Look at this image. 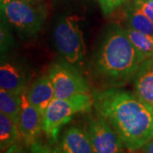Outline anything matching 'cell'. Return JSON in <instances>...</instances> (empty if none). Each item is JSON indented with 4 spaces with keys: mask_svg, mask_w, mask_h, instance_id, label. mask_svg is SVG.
Here are the masks:
<instances>
[{
    "mask_svg": "<svg viewBox=\"0 0 153 153\" xmlns=\"http://www.w3.org/2000/svg\"><path fill=\"white\" fill-rule=\"evenodd\" d=\"M96 113L107 121L129 152L140 150L153 138V107L136 94L118 87L93 94Z\"/></svg>",
    "mask_w": 153,
    "mask_h": 153,
    "instance_id": "1",
    "label": "cell"
},
{
    "mask_svg": "<svg viewBox=\"0 0 153 153\" xmlns=\"http://www.w3.org/2000/svg\"><path fill=\"white\" fill-rule=\"evenodd\" d=\"M144 60L128 37L124 27L113 24L94 55V70L105 83L120 87L134 79Z\"/></svg>",
    "mask_w": 153,
    "mask_h": 153,
    "instance_id": "2",
    "label": "cell"
},
{
    "mask_svg": "<svg viewBox=\"0 0 153 153\" xmlns=\"http://www.w3.org/2000/svg\"><path fill=\"white\" fill-rule=\"evenodd\" d=\"M94 106L91 94H80L70 98H55L44 113V133L50 142H56L60 129L76 114L89 111Z\"/></svg>",
    "mask_w": 153,
    "mask_h": 153,
    "instance_id": "3",
    "label": "cell"
},
{
    "mask_svg": "<svg viewBox=\"0 0 153 153\" xmlns=\"http://www.w3.org/2000/svg\"><path fill=\"white\" fill-rule=\"evenodd\" d=\"M1 16L22 36L38 34L44 26L47 9L42 3L21 0H0Z\"/></svg>",
    "mask_w": 153,
    "mask_h": 153,
    "instance_id": "4",
    "label": "cell"
},
{
    "mask_svg": "<svg viewBox=\"0 0 153 153\" xmlns=\"http://www.w3.org/2000/svg\"><path fill=\"white\" fill-rule=\"evenodd\" d=\"M54 40L56 49L63 60L76 67L83 64L86 46L76 16L60 17L55 27Z\"/></svg>",
    "mask_w": 153,
    "mask_h": 153,
    "instance_id": "5",
    "label": "cell"
},
{
    "mask_svg": "<svg viewBox=\"0 0 153 153\" xmlns=\"http://www.w3.org/2000/svg\"><path fill=\"white\" fill-rule=\"evenodd\" d=\"M48 74L54 87L55 98H70L80 94H90L88 83L77 67L65 60L54 62Z\"/></svg>",
    "mask_w": 153,
    "mask_h": 153,
    "instance_id": "6",
    "label": "cell"
},
{
    "mask_svg": "<svg viewBox=\"0 0 153 153\" xmlns=\"http://www.w3.org/2000/svg\"><path fill=\"white\" fill-rule=\"evenodd\" d=\"M86 131L94 153H128L118 134L101 116L89 118Z\"/></svg>",
    "mask_w": 153,
    "mask_h": 153,
    "instance_id": "7",
    "label": "cell"
},
{
    "mask_svg": "<svg viewBox=\"0 0 153 153\" xmlns=\"http://www.w3.org/2000/svg\"><path fill=\"white\" fill-rule=\"evenodd\" d=\"M44 115L28 100L26 92L22 94V111L18 128L22 140L27 146L37 141L41 133L44 132Z\"/></svg>",
    "mask_w": 153,
    "mask_h": 153,
    "instance_id": "8",
    "label": "cell"
},
{
    "mask_svg": "<svg viewBox=\"0 0 153 153\" xmlns=\"http://www.w3.org/2000/svg\"><path fill=\"white\" fill-rule=\"evenodd\" d=\"M32 76L23 65L13 60L2 58L0 66V88L22 94L27 92Z\"/></svg>",
    "mask_w": 153,
    "mask_h": 153,
    "instance_id": "9",
    "label": "cell"
},
{
    "mask_svg": "<svg viewBox=\"0 0 153 153\" xmlns=\"http://www.w3.org/2000/svg\"><path fill=\"white\" fill-rule=\"evenodd\" d=\"M26 94L29 102L44 115L49 103L55 98L54 87L49 74L42 75L33 81L30 84Z\"/></svg>",
    "mask_w": 153,
    "mask_h": 153,
    "instance_id": "10",
    "label": "cell"
},
{
    "mask_svg": "<svg viewBox=\"0 0 153 153\" xmlns=\"http://www.w3.org/2000/svg\"><path fill=\"white\" fill-rule=\"evenodd\" d=\"M59 148L62 153H94L87 131L75 126L66 129Z\"/></svg>",
    "mask_w": 153,
    "mask_h": 153,
    "instance_id": "11",
    "label": "cell"
},
{
    "mask_svg": "<svg viewBox=\"0 0 153 153\" xmlns=\"http://www.w3.org/2000/svg\"><path fill=\"white\" fill-rule=\"evenodd\" d=\"M134 93L153 107V58L143 61L134 77Z\"/></svg>",
    "mask_w": 153,
    "mask_h": 153,
    "instance_id": "12",
    "label": "cell"
},
{
    "mask_svg": "<svg viewBox=\"0 0 153 153\" xmlns=\"http://www.w3.org/2000/svg\"><path fill=\"white\" fill-rule=\"evenodd\" d=\"M125 18L127 27L137 32L153 36V22L134 3L126 6Z\"/></svg>",
    "mask_w": 153,
    "mask_h": 153,
    "instance_id": "13",
    "label": "cell"
},
{
    "mask_svg": "<svg viewBox=\"0 0 153 153\" xmlns=\"http://www.w3.org/2000/svg\"><path fill=\"white\" fill-rule=\"evenodd\" d=\"M22 111V94L0 88V112L18 125Z\"/></svg>",
    "mask_w": 153,
    "mask_h": 153,
    "instance_id": "14",
    "label": "cell"
},
{
    "mask_svg": "<svg viewBox=\"0 0 153 153\" xmlns=\"http://www.w3.org/2000/svg\"><path fill=\"white\" fill-rule=\"evenodd\" d=\"M22 140L21 133L16 123L9 117L0 113V149L6 151Z\"/></svg>",
    "mask_w": 153,
    "mask_h": 153,
    "instance_id": "15",
    "label": "cell"
},
{
    "mask_svg": "<svg viewBox=\"0 0 153 153\" xmlns=\"http://www.w3.org/2000/svg\"><path fill=\"white\" fill-rule=\"evenodd\" d=\"M126 33L134 45L137 50L141 54L145 60L153 58V36L140 33L128 27H124Z\"/></svg>",
    "mask_w": 153,
    "mask_h": 153,
    "instance_id": "16",
    "label": "cell"
},
{
    "mask_svg": "<svg viewBox=\"0 0 153 153\" xmlns=\"http://www.w3.org/2000/svg\"><path fill=\"white\" fill-rule=\"evenodd\" d=\"M9 26V23L2 18L0 26V48L2 55L3 54H5L14 44L13 37L11 35Z\"/></svg>",
    "mask_w": 153,
    "mask_h": 153,
    "instance_id": "17",
    "label": "cell"
},
{
    "mask_svg": "<svg viewBox=\"0 0 153 153\" xmlns=\"http://www.w3.org/2000/svg\"><path fill=\"white\" fill-rule=\"evenodd\" d=\"M97 1L104 15L109 16L123 4H124L127 0H97Z\"/></svg>",
    "mask_w": 153,
    "mask_h": 153,
    "instance_id": "18",
    "label": "cell"
},
{
    "mask_svg": "<svg viewBox=\"0 0 153 153\" xmlns=\"http://www.w3.org/2000/svg\"><path fill=\"white\" fill-rule=\"evenodd\" d=\"M31 153H62L60 148L54 147L47 144H44L39 141H35L30 146Z\"/></svg>",
    "mask_w": 153,
    "mask_h": 153,
    "instance_id": "19",
    "label": "cell"
},
{
    "mask_svg": "<svg viewBox=\"0 0 153 153\" xmlns=\"http://www.w3.org/2000/svg\"><path fill=\"white\" fill-rule=\"evenodd\" d=\"M133 3L153 22V0H134Z\"/></svg>",
    "mask_w": 153,
    "mask_h": 153,
    "instance_id": "20",
    "label": "cell"
},
{
    "mask_svg": "<svg viewBox=\"0 0 153 153\" xmlns=\"http://www.w3.org/2000/svg\"><path fill=\"white\" fill-rule=\"evenodd\" d=\"M140 150V153H153V138L146 143Z\"/></svg>",
    "mask_w": 153,
    "mask_h": 153,
    "instance_id": "21",
    "label": "cell"
},
{
    "mask_svg": "<svg viewBox=\"0 0 153 153\" xmlns=\"http://www.w3.org/2000/svg\"><path fill=\"white\" fill-rule=\"evenodd\" d=\"M5 153H25L23 152L22 148L16 144V145H14L12 146L11 147H10L9 149H7L5 151Z\"/></svg>",
    "mask_w": 153,
    "mask_h": 153,
    "instance_id": "22",
    "label": "cell"
},
{
    "mask_svg": "<svg viewBox=\"0 0 153 153\" xmlns=\"http://www.w3.org/2000/svg\"><path fill=\"white\" fill-rule=\"evenodd\" d=\"M21 1L29 2V3H41L42 2V0H21Z\"/></svg>",
    "mask_w": 153,
    "mask_h": 153,
    "instance_id": "23",
    "label": "cell"
}]
</instances>
